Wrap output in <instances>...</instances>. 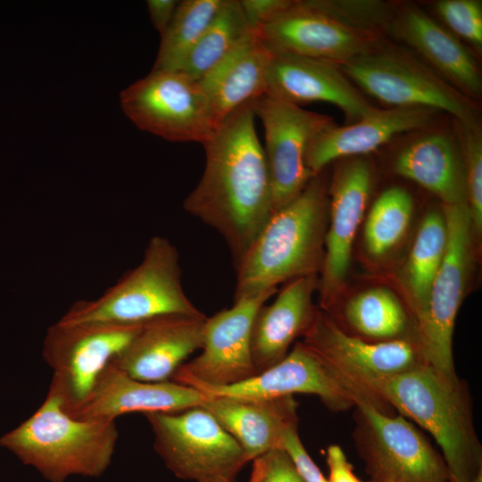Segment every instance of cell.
<instances>
[{
	"label": "cell",
	"mask_w": 482,
	"mask_h": 482,
	"mask_svg": "<svg viewBox=\"0 0 482 482\" xmlns=\"http://www.w3.org/2000/svg\"><path fill=\"white\" fill-rule=\"evenodd\" d=\"M252 100L228 115L203 146L204 172L183 208L224 238L234 267L271 213L272 191Z\"/></svg>",
	"instance_id": "obj_1"
},
{
	"label": "cell",
	"mask_w": 482,
	"mask_h": 482,
	"mask_svg": "<svg viewBox=\"0 0 482 482\" xmlns=\"http://www.w3.org/2000/svg\"><path fill=\"white\" fill-rule=\"evenodd\" d=\"M328 200L320 174L274 211L235 266L234 301L297 278L317 275L324 261Z\"/></svg>",
	"instance_id": "obj_2"
},
{
	"label": "cell",
	"mask_w": 482,
	"mask_h": 482,
	"mask_svg": "<svg viewBox=\"0 0 482 482\" xmlns=\"http://www.w3.org/2000/svg\"><path fill=\"white\" fill-rule=\"evenodd\" d=\"M395 13L378 0H293L256 32L271 52L341 64L383 46Z\"/></svg>",
	"instance_id": "obj_3"
},
{
	"label": "cell",
	"mask_w": 482,
	"mask_h": 482,
	"mask_svg": "<svg viewBox=\"0 0 482 482\" xmlns=\"http://www.w3.org/2000/svg\"><path fill=\"white\" fill-rule=\"evenodd\" d=\"M373 392L434 437L451 482H472L482 476V448L463 380L421 364L378 382Z\"/></svg>",
	"instance_id": "obj_4"
},
{
	"label": "cell",
	"mask_w": 482,
	"mask_h": 482,
	"mask_svg": "<svg viewBox=\"0 0 482 482\" xmlns=\"http://www.w3.org/2000/svg\"><path fill=\"white\" fill-rule=\"evenodd\" d=\"M118 439L115 421L78 420L48 392L40 407L0 438V445L50 482L71 476L99 477L112 461Z\"/></svg>",
	"instance_id": "obj_5"
},
{
	"label": "cell",
	"mask_w": 482,
	"mask_h": 482,
	"mask_svg": "<svg viewBox=\"0 0 482 482\" xmlns=\"http://www.w3.org/2000/svg\"><path fill=\"white\" fill-rule=\"evenodd\" d=\"M168 315H204L184 292L177 248L165 237H152L141 262L102 295L76 302L62 324H142Z\"/></svg>",
	"instance_id": "obj_6"
},
{
	"label": "cell",
	"mask_w": 482,
	"mask_h": 482,
	"mask_svg": "<svg viewBox=\"0 0 482 482\" xmlns=\"http://www.w3.org/2000/svg\"><path fill=\"white\" fill-rule=\"evenodd\" d=\"M447 244L423 310L415 316V342L426 364L456 378L453 336L468 283L472 221L467 203L443 204Z\"/></svg>",
	"instance_id": "obj_7"
},
{
	"label": "cell",
	"mask_w": 482,
	"mask_h": 482,
	"mask_svg": "<svg viewBox=\"0 0 482 482\" xmlns=\"http://www.w3.org/2000/svg\"><path fill=\"white\" fill-rule=\"evenodd\" d=\"M365 94L389 107H426L446 112L457 122L478 123L472 100L413 56L380 47L339 64Z\"/></svg>",
	"instance_id": "obj_8"
},
{
	"label": "cell",
	"mask_w": 482,
	"mask_h": 482,
	"mask_svg": "<svg viewBox=\"0 0 482 482\" xmlns=\"http://www.w3.org/2000/svg\"><path fill=\"white\" fill-rule=\"evenodd\" d=\"M354 408V442L372 482L451 481L442 455L405 417L369 400Z\"/></svg>",
	"instance_id": "obj_9"
},
{
	"label": "cell",
	"mask_w": 482,
	"mask_h": 482,
	"mask_svg": "<svg viewBox=\"0 0 482 482\" xmlns=\"http://www.w3.org/2000/svg\"><path fill=\"white\" fill-rule=\"evenodd\" d=\"M154 450L182 479L233 482L249 461L238 443L204 407L145 413Z\"/></svg>",
	"instance_id": "obj_10"
},
{
	"label": "cell",
	"mask_w": 482,
	"mask_h": 482,
	"mask_svg": "<svg viewBox=\"0 0 482 482\" xmlns=\"http://www.w3.org/2000/svg\"><path fill=\"white\" fill-rule=\"evenodd\" d=\"M120 104L137 128L171 142L204 145L218 128L198 81L178 71L153 70L121 92Z\"/></svg>",
	"instance_id": "obj_11"
},
{
	"label": "cell",
	"mask_w": 482,
	"mask_h": 482,
	"mask_svg": "<svg viewBox=\"0 0 482 482\" xmlns=\"http://www.w3.org/2000/svg\"><path fill=\"white\" fill-rule=\"evenodd\" d=\"M142 324L57 321L46 329L43 357L53 370L48 392L59 397L64 411H72L86 400L99 375Z\"/></svg>",
	"instance_id": "obj_12"
},
{
	"label": "cell",
	"mask_w": 482,
	"mask_h": 482,
	"mask_svg": "<svg viewBox=\"0 0 482 482\" xmlns=\"http://www.w3.org/2000/svg\"><path fill=\"white\" fill-rule=\"evenodd\" d=\"M204 394L239 398H273L295 394L317 395L331 411L354 407L362 400L379 402L330 366L324 359L297 342L277 364L254 377L227 386H197Z\"/></svg>",
	"instance_id": "obj_13"
},
{
	"label": "cell",
	"mask_w": 482,
	"mask_h": 482,
	"mask_svg": "<svg viewBox=\"0 0 482 482\" xmlns=\"http://www.w3.org/2000/svg\"><path fill=\"white\" fill-rule=\"evenodd\" d=\"M276 292L243 297L207 317L202 353L184 362L170 380L193 387L227 386L257 375L251 354L252 325L258 309Z\"/></svg>",
	"instance_id": "obj_14"
},
{
	"label": "cell",
	"mask_w": 482,
	"mask_h": 482,
	"mask_svg": "<svg viewBox=\"0 0 482 482\" xmlns=\"http://www.w3.org/2000/svg\"><path fill=\"white\" fill-rule=\"evenodd\" d=\"M303 337L306 346L381 403L373 392L378 382L426 364L414 340H368L346 332L325 312L317 311Z\"/></svg>",
	"instance_id": "obj_15"
},
{
	"label": "cell",
	"mask_w": 482,
	"mask_h": 482,
	"mask_svg": "<svg viewBox=\"0 0 482 482\" xmlns=\"http://www.w3.org/2000/svg\"><path fill=\"white\" fill-rule=\"evenodd\" d=\"M252 106L264 128L274 212L295 198L312 178L305 165L308 145L334 120L265 94L253 99Z\"/></svg>",
	"instance_id": "obj_16"
},
{
	"label": "cell",
	"mask_w": 482,
	"mask_h": 482,
	"mask_svg": "<svg viewBox=\"0 0 482 482\" xmlns=\"http://www.w3.org/2000/svg\"><path fill=\"white\" fill-rule=\"evenodd\" d=\"M372 186L369 162L353 157L334 174L330 187L329 226L325 236L324 261L319 282L320 306L328 312L347 277L353 243L362 220Z\"/></svg>",
	"instance_id": "obj_17"
},
{
	"label": "cell",
	"mask_w": 482,
	"mask_h": 482,
	"mask_svg": "<svg viewBox=\"0 0 482 482\" xmlns=\"http://www.w3.org/2000/svg\"><path fill=\"white\" fill-rule=\"evenodd\" d=\"M271 53L265 95L298 106L312 102L332 104L344 112L349 124L376 109L339 64L290 53Z\"/></svg>",
	"instance_id": "obj_18"
},
{
	"label": "cell",
	"mask_w": 482,
	"mask_h": 482,
	"mask_svg": "<svg viewBox=\"0 0 482 482\" xmlns=\"http://www.w3.org/2000/svg\"><path fill=\"white\" fill-rule=\"evenodd\" d=\"M205 398L198 389L171 380L135 379L111 362L86 400L67 413L78 420L115 421L120 415L136 411L145 414L184 411L201 406Z\"/></svg>",
	"instance_id": "obj_19"
},
{
	"label": "cell",
	"mask_w": 482,
	"mask_h": 482,
	"mask_svg": "<svg viewBox=\"0 0 482 482\" xmlns=\"http://www.w3.org/2000/svg\"><path fill=\"white\" fill-rule=\"evenodd\" d=\"M207 317L168 315L142 324L112 362L144 382L170 380L184 361L201 349Z\"/></svg>",
	"instance_id": "obj_20"
},
{
	"label": "cell",
	"mask_w": 482,
	"mask_h": 482,
	"mask_svg": "<svg viewBox=\"0 0 482 482\" xmlns=\"http://www.w3.org/2000/svg\"><path fill=\"white\" fill-rule=\"evenodd\" d=\"M436 112L426 107L376 108L346 126L334 122L310 141L305 154L306 168L315 177L335 160L373 152L399 134L428 126Z\"/></svg>",
	"instance_id": "obj_21"
},
{
	"label": "cell",
	"mask_w": 482,
	"mask_h": 482,
	"mask_svg": "<svg viewBox=\"0 0 482 482\" xmlns=\"http://www.w3.org/2000/svg\"><path fill=\"white\" fill-rule=\"evenodd\" d=\"M204 407L253 461L281 448L285 433L298 427L294 395L273 398H239L206 395Z\"/></svg>",
	"instance_id": "obj_22"
},
{
	"label": "cell",
	"mask_w": 482,
	"mask_h": 482,
	"mask_svg": "<svg viewBox=\"0 0 482 482\" xmlns=\"http://www.w3.org/2000/svg\"><path fill=\"white\" fill-rule=\"evenodd\" d=\"M389 30L464 96L470 99L481 96L478 64L470 50L447 28L420 9L411 6L395 13Z\"/></svg>",
	"instance_id": "obj_23"
},
{
	"label": "cell",
	"mask_w": 482,
	"mask_h": 482,
	"mask_svg": "<svg viewBox=\"0 0 482 482\" xmlns=\"http://www.w3.org/2000/svg\"><path fill=\"white\" fill-rule=\"evenodd\" d=\"M317 289V275L297 278L285 284L273 303L258 309L251 331L257 374L279 362L294 340L307 331L317 313L312 303Z\"/></svg>",
	"instance_id": "obj_24"
},
{
	"label": "cell",
	"mask_w": 482,
	"mask_h": 482,
	"mask_svg": "<svg viewBox=\"0 0 482 482\" xmlns=\"http://www.w3.org/2000/svg\"><path fill=\"white\" fill-rule=\"evenodd\" d=\"M256 31H251L198 81L219 126L233 111L265 94L271 59Z\"/></svg>",
	"instance_id": "obj_25"
},
{
	"label": "cell",
	"mask_w": 482,
	"mask_h": 482,
	"mask_svg": "<svg viewBox=\"0 0 482 482\" xmlns=\"http://www.w3.org/2000/svg\"><path fill=\"white\" fill-rule=\"evenodd\" d=\"M394 170L437 195L443 204L467 203L463 162L445 134H430L408 145L397 155Z\"/></svg>",
	"instance_id": "obj_26"
},
{
	"label": "cell",
	"mask_w": 482,
	"mask_h": 482,
	"mask_svg": "<svg viewBox=\"0 0 482 482\" xmlns=\"http://www.w3.org/2000/svg\"><path fill=\"white\" fill-rule=\"evenodd\" d=\"M447 228L442 212L431 211L423 219L404 268V283L414 315L425 307L432 282L442 264Z\"/></svg>",
	"instance_id": "obj_27"
},
{
	"label": "cell",
	"mask_w": 482,
	"mask_h": 482,
	"mask_svg": "<svg viewBox=\"0 0 482 482\" xmlns=\"http://www.w3.org/2000/svg\"><path fill=\"white\" fill-rule=\"evenodd\" d=\"M344 316L355 336L371 341L408 338V315L397 297L384 287H373L352 297ZM413 340V339H412Z\"/></svg>",
	"instance_id": "obj_28"
},
{
	"label": "cell",
	"mask_w": 482,
	"mask_h": 482,
	"mask_svg": "<svg viewBox=\"0 0 482 482\" xmlns=\"http://www.w3.org/2000/svg\"><path fill=\"white\" fill-rule=\"evenodd\" d=\"M251 31L239 1L224 0L214 20L175 71L199 80Z\"/></svg>",
	"instance_id": "obj_29"
},
{
	"label": "cell",
	"mask_w": 482,
	"mask_h": 482,
	"mask_svg": "<svg viewBox=\"0 0 482 482\" xmlns=\"http://www.w3.org/2000/svg\"><path fill=\"white\" fill-rule=\"evenodd\" d=\"M224 0H184L162 35L153 70L175 71L209 27Z\"/></svg>",
	"instance_id": "obj_30"
},
{
	"label": "cell",
	"mask_w": 482,
	"mask_h": 482,
	"mask_svg": "<svg viewBox=\"0 0 482 482\" xmlns=\"http://www.w3.org/2000/svg\"><path fill=\"white\" fill-rule=\"evenodd\" d=\"M413 202L403 188L386 189L374 202L364 226L367 253L380 258L396 246L404 237L411 220Z\"/></svg>",
	"instance_id": "obj_31"
},
{
	"label": "cell",
	"mask_w": 482,
	"mask_h": 482,
	"mask_svg": "<svg viewBox=\"0 0 482 482\" xmlns=\"http://www.w3.org/2000/svg\"><path fill=\"white\" fill-rule=\"evenodd\" d=\"M466 181L467 204L472 228L482 229V137L478 123L457 122Z\"/></svg>",
	"instance_id": "obj_32"
},
{
	"label": "cell",
	"mask_w": 482,
	"mask_h": 482,
	"mask_svg": "<svg viewBox=\"0 0 482 482\" xmlns=\"http://www.w3.org/2000/svg\"><path fill=\"white\" fill-rule=\"evenodd\" d=\"M435 10L447 29L458 38L478 48L482 46V4L478 0H441Z\"/></svg>",
	"instance_id": "obj_33"
},
{
	"label": "cell",
	"mask_w": 482,
	"mask_h": 482,
	"mask_svg": "<svg viewBox=\"0 0 482 482\" xmlns=\"http://www.w3.org/2000/svg\"><path fill=\"white\" fill-rule=\"evenodd\" d=\"M259 467L258 482H306L283 448H275L253 460Z\"/></svg>",
	"instance_id": "obj_34"
},
{
	"label": "cell",
	"mask_w": 482,
	"mask_h": 482,
	"mask_svg": "<svg viewBox=\"0 0 482 482\" xmlns=\"http://www.w3.org/2000/svg\"><path fill=\"white\" fill-rule=\"evenodd\" d=\"M293 0H240L245 21L253 31H257L286 10Z\"/></svg>",
	"instance_id": "obj_35"
},
{
	"label": "cell",
	"mask_w": 482,
	"mask_h": 482,
	"mask_svg": "<svg viewBox=\"0 0 482 482\" xmlns=\"http://www.w3.org/2000/svg\"><path fill=\"white\" fill-rule=\"evenodd\" d=\"M179 1L149 0L146 2L150 18L154 27L161 35L168 28Z\"/></svg>",
	"instance_id": "obj_36"
},
{
	"label": "cell",
	"mask_w": 482,
	"mask_h": 482,
	"mask_svg": "<svg viewBox=\"0 0 482 482\" xmlns=\"http://www.w3.org/2000/svg\"><path fill=\"white\" fill-rule=\"evenodd\" d=\"M259 481V467L257 463L253 461L252 475L249 482H258Z\"/></svg>",
	"instance_id": "obj_37"
},
{
	"label": "cell",
	"mask_w": 482,
	"mask_h": 482,
	"mask_svg": "<svg viewBox=\"0 0 482 482\" xmlns=\"http://www.w3.org/2000/svg\"><path fill=\"white\" fill-rule=\"evenodd\" d=\"M210 482H230V481H226V480H214V481H210Z\"/></svg>",
	"instance_id": "obj_38"
},
{
	"label": "cell",
	"mask_w": 482,
	"mask_h": 482,
	"mask_svg": "<svg viewBox=\"0 0 482 482\" xmlns=\"http://www.w3.org/2000/svg\"><path fill=\"white\" fill-rule=\"evenodd\" d=\"M449 482H451V481H449Z\"/></svg>",
	"instance_id": "obj_39"
}]
</instances>
